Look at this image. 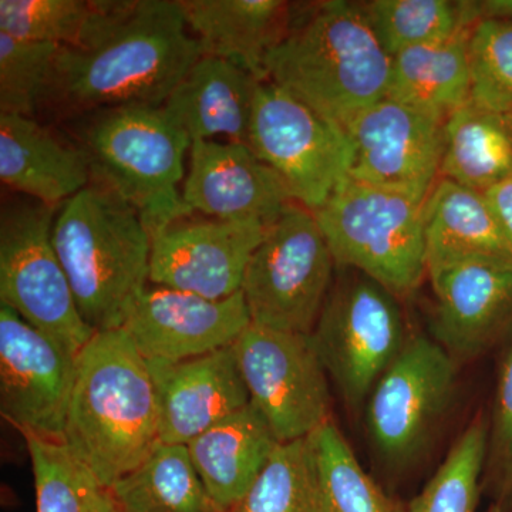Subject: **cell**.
I'll return each instance as SVG.
<instances>
[{
	"instance_id": "19",
	"label": "cell",
	"mask_w": 512,
	"mask_h": 512,
	"mask_svg": "<svg viewBox=\"0 0 512 512\" xmlns=\"http://www.w3.org/2000/svg\"><path fill=\"white\" fill-rule=\"evenodd\" d=\"M147 365L160 406L161 443L188 446L251 403L234 346L183 362Z\"/></svg>"
},
{
	"instance_id": "2",
	"label": "cell",
	"mask_w": 512,
	"mask_h": 512,
	"mask_svg": "<svg viewBox=\"0 0 512 512\" xmlns=\"http://www.w3.org/2000/svg\"><path fill=\"white\" fill-rule=\"evenodd\" d=\"M62 441L109 488L161 443L156 384L124 329L94 333L77 355Z\"/></svg>"
},
{
	"instance_id": "9",
	"label": "cell",
	"mask_w": 512,
	"mask_h": 512,
	"mask_svg": "<svg viewBox=\"0 0 512 512\" xmlns=\"http://www.w3.org/2000/svg\"><path fill=\"white\" fill-rule=\"evenodd\" d=\"M348 271L333 282L312 339L346 406L356 410L366 406L407 336L400 299L369 276Z\"/></svg>"
},
{
	"instance_id": "38",
	"label": "cell",
	"mask_w": 512,
	"mask_h": 512,
	"mask_svg": "<svg viewBox=\"0 0 512 512\" xmlns=\"http://www.w3.org/2000/svg\"><path fill=\"white\" fill-rule=\"evenodd\" d=\"M464 19L471 26L478 20H512V0H481V2H461Z\"/></svg>"
},
{
	"instance_id": "30",
	"label": "cell",
	"mask_w": 512,
	"mask_h": 512,
	"mask_svg": "<svg viewBox=\"0 0 512 512\" xmlns=\"http://www.w3.org/2000/svg\"><path fill=\"white\" fill-rule=\"evenodd\" d=\"M487 441L488 417L478 413L433 477L403 503L402 512H477Z\"/></svg>"
},
{
	"instance_id": "28",
	"label": "cell",
	"mask_w": 512,
	"mask_h": 512,
	"mask_svg": "<svg viewBox=\"0 0 512 512\" xmlns=\"http://www.w3.org/2000/svg\"><path fill=\"white\" fill-rule=\"evenodd\" d=\"M311 440L319 512H402L403 501L366 473L333 420L316 430Z\"/></svg>"
},
{
	"instance_id": "10",
	"label": "cell",
	"mask_w": 512,
	"mask_h": 512,
	"mask_svg": "<svg viewBox=\"0 0 512 512\" xmlns=\"http://www.w3.org/2000/svg\"><path fill=\"white\" fill-rule=\"evenodd\" d=\"M457 372L436 340L414 335L373 387L367 430L390 470H407L427 450L450 410Z\"/></svg>"
},
{
	"instance_id": "12",
	"label": "cell",
	"mask_w": 512,
	"mask_h": 512,
	"mask_svg": "<svg viewBox=\"0 0 512 512\" xmlns=\"http://www.w3.org/2000/svg\"><path fill=\"white\" fill-rule=\"evenodd\" d=\"M234 349L249 402L279 443L308 439L332 420L328 372L312 335L251 323Z\"/></svg>"
},
{
	"instance_id": "21",
	"label": "cell",
	"mask_w": 512,
	"mask_h": 512,
	"mask_svg": "<svg viewBox=\"0 0 512 512\" xmlns=\"http://www.w3.org/2000/svg\"><path fill=\"white\" fill-rule=\"evenodd\" d=\"M261 80L237 64L202 56L175 86L164 110L190 141L225 137L247 144Z\"/></svg>"
},
{
	"instance_id": "11",
	"label": "cell",
	"mask_w": 512,
	"mask_h": 512,
	"mask_svg": "<svg viewBox=\"0 0 512 512\" xmlns=\"http://www.w3.org/2000/svg\"><path fill=\"white\" fill-rule=\"evenodd\" d=\"M248 146L282 178L292 200L312 212L349 174L345 130L268 80L256 92Z\"/></svg>"
},
{
	"instance_id": "13",
	"label": "cell",
	"mask_w": 512,
	"mask_h": 512,
	"mask_svg": "<svg viewBox=\"0 0 512 512\" xmlns=\"http://www.w3.org/2000/svg\"><path fill=\"white\" fill-rule=\"evenodd\" d=\"M77 356L0 303V413L10 426L63 439Z\"/></svg>"
},
{
	"instance_id": "39",
	"label": "cell",
	"mask_w": 512,
	"mask_h": 512,
	"mask_svg": "<svg viewBox=\"0 0 512 512\" xmlns=\"http://www.w3.org/2000/svg\"><path fill=\"white\" fill-rule=\"evenodd\" d=\"M487 512H508V511L501 510V508L497 507V505L491 504L490 508H488Z\"/></svg>"
},
{
	"instance_id": "35",
	"label": "cell",
	"mask_w": 512,
	"mask_h": 512,
	"mask_svg": "<svg viewBox=\"0 0 512 512\" xmlns=\"http://www.w3.org/2000/svg\"><path fill=\"white\" fill-rule=\"evenodd\" d=\"M59 49L0 32V114L35 119Z\"/></svg>"
},
{
	"instance_id": "23",
	"label": "cell",
	"mask_w": 512,
	"mask_h": 512,
	"mask_svg": "<svg viewBox=\"0 0 512 512\" xmlns=\"http://www.w3.org/2000/svg\"><path fill=\"white\" fill-rule=\"evenodd\" d=\"M278 444L274 431L249 403L187 447L198 476L221 512L244 497Z\"/></svg>"
},
{
	"instance_id": "22",
	"label": "cell",
	"mask_w": 512,
	"mask_h": 512,
	"mask_svg": "<svg viewBox=\"0 0 512 512\" xmlns=\"http://www.w3.org/2000/svg\"><path fill=\"white\" fill-rule=\"evenodd\" d=\"M0 180L33 200L60 205L92 183L76 144L32 117L0 114Z\"/></svg>"
},
{
	"instance_id": "1",
	"label": "cell",
	"mask_w": 512,
	"mask_h": 512,
	"mask_svg": "<svg viewBox=\"0 0 512 512\" xmlns=\"http://www.w3.org/2000/svg\"><path fill=\"white\" fill-rule=\"evenodd\" d=\"M200 57L180 0H99L82 45L60 46L40 110L76 119L110 107H163Z\"/></svg>"
},
{
	"instance_id": "17",
	"label": "cell",
	"mask_w": 512,
	"mask_h": 512,
	"mask_svg": "<svg viewBox=\"0 0 512 512\" xmlns=\"http://www.w3.org/2000/svg\"><path fill=\"white\" fill-rule=\"evenodd\" d=\"M434 340L457 363L471 362L512 333V261L473 259L429 272Z\"/></svg>"
},
{
	"instance_id": "5",
	"label": "cell",
	"mask_w": 512,
	"mask_h": 512,
	"mask_svg": "<svg viewBox=\"0 0 512 512\" xmlns=\"http://www.w3.org/2000/svg\"><path fill=\"white\" fill-rule=\"evenodd\" d=\"M72 120L74 144L86 157L92 183L136 208L151 237L194 214L178 191L191 141L164 107H110Z\"/></svg>"
},
{
	"instance_id": "31",
	"label": "cell",
	"mask_w": 512,
	"mask_h": 512,
	"mask_svg": "<svg viewBox=\"0 0 512 512\" xmlns=\"http://www.w3.org/2000/svg\"><path fill=\"white\" fill-rule=\"evenodd\" d=\"M221 512H319L311 437L279 443L244 497Z\"/></svg>"
},
{
	"instance_id": "24",
	"label": "cell",
	"mask_w": 512,
	"mask_h": 512,
	"mask_svg": "<svg viewBox=\"0 0 512 512\" xmlns=\"http://www.w3.org/2000/svg\"><path fill=\"white\" fill-rule=\"evenodd\" d=\"M424 244L429 272L473 259H507L505 241L483 192L439 178L424 205Z\"/></svg>"
},
{
	"instance_id": "37",
	"label": "cell",
	"mask_w": 512,
	"mask_h": 512,
	"mask_svg": "<svg viewBox=\"0 0 512 512\" xmlns=\"http://www.w3.org/2000/svg\"><path fill=\"white\" fill-rule=\"evenodd\" d=\"M485 197L512 251V177L485 192Z\"/></svg>"
},
{
	"instance_id": "25",
	"label": "cell",
	"mask_w": 512,
	"mask_h": 512,
	"mask_svg": "<svg viewBox=\"0 0 512 512\" xmlns=\"http://www.w3.org/2000/svg\"><path fill=\"white\" fill-rule=\"evenodd\" d=\"M470 30L393 56L387 97L443 123L470 103Z\"/></svg>"
},
{
	"instance_id": "6",
	"label": "cell",
	"mask_w": 512,
	"mask_h": 512,
	"mask_svg": "<svg viewBox=\"0 0 512 512\" xmlns=\"http://www.w3.org/2000/svg\"><path fill=\"white\" fill-rule=\"evenodd\" d=\"M424 205L426 200L346 177L313 214L336 268L360 272L406 299L427 276Z\"/></svg>"
},
{
	"instance_id": "15",
	"label": "cell",
	"mask_w": 512,
	"mask_h": 512,
	"mask_svg": "<svg viewBox=\"0 0 512 512\" xmlns=\"http://www.w3.org/2000/svg\"><path fill=\"white\" fill-rule=\"evenodd\" d=\"M268 225L180 218L151 237L150 282L220 301L241 292L245 271Z\"/></svg>"
},
{
	"instance_id": "32",
	"label": "cell",
	"mask_w": 512,
	"mask_h": 512,
	"mask_svg": "<svg viewBox=\"0 0 512 512\" xmlns=\"http://www.w3.org/2000/svg\"><path fill=\"white\" fill-rule=\"evenodd\" d=\"M370 28L390 57L412 47L441 42L470 28L461 2L370 0L359 2Z\"/></svg>"
},
{
	"instance_id": "40",
	"label": "cell",
	"mask_w": 512,
	"mask_h": 512,
	"mask_svg": "<svg viewBox=\"0 0 512 512\" xmlns=\"http://www.w3.org/2000/svg\"><path fill=\"white\" fill-rule=\"evenodd\" d=\"M120 512H123V511L120 510Z\"/></svg>"
},
{
	"instance_id": "33",
	"label": "cell",
	"mask_w": 512,
	"mask_h": 512,
	"mask_svg": "<svg viewBox=\"0 0 512 512\" xmlns=\"http://www.w3.org/2000/svg\"><path fill=\"white\" fill-rule=\"evenodd\" d=\"M97 12L99 0H0V32L26 42L79 46Z\"/></svg>"
},
{
	"instance_id": "18",
	"label": "cell",
	"mask_w": 512,
	"mask_h": 512,
	"mask_svg": "<svg viewBox=\"0 0 512 512\" xmlns=\"http://www.w3.org/2000/svg\"><path fill=\"white\" fill-rule=\"evenodd\" d=\"M184 201L205 217L274 224L292 195L247 144L192 141Z\"/></svg>"
},
{
	"instance_id": "29",
	"label": "cell",
	"mask_w": 512,
	"mask_h": 512,
	"mask_svg": "<svg viewBox=\"0 0 512 512\" xmlns=\"http://www.w3.org/2000/svg\"><path fill=\"white\" fill-rule=\"evenodd\" d=\"M35 478L36 512H120L111 488L63 441L22 433Z\"/></svg>"
},
{
	"instance_id": "26",
	"label": "cell",
	"mask_w": 512,
	"mask_h": 512,
	"mask_svg": "<svg viewBox=\"0 0 512 512\" xmlns=\"http://www.w3.org/2000/svg\"><path fill=\"white\" fill-rule=\"evenodd\" d=\"M440 177L487 192L512 177V114L468 103L444 121Z\"/></svg>"
},
{
	"instance_id": "36",
	"label": "cell",
	"mask_w": 512,
	"mask_h": 512,
	"mask_svg": "<svg viewBox=\"0 0 512 512\" xmlns=\"http://www.w3.org/2000/svg\"><path fill=\"white\" fill-rule=\"evenodd\" d=\"M481 491L491 504L512 512V333L497 367Z\"/></svg>"
},
{
	"instance_id": "4",
	"label": "cell",
	"mask_w": 512,
	"mask_h": 512,
	"mask_svg": "<svg viewBox=\"0 0 512 512\" xmlns=\"http://www.w3.org/2000/svg\"><path fill=\"white\" fill-rule=\"evenodd\" d=\"M52 237L84 322L121 329L150 282L151 234L136 208L90 183L60 204Z\"/></svg>"
},
{
	"instance_id": "7",
	"label": "cell",
	"mask_w": 512,
	"mask_h": 512,
	"mask_svg": "<svg viewBox=\"0 0 512 512\" xmlns=\"http://www.w3.org/2000/svg\"><path fill=\"white\" fill-rule=\"evenodd\" d=\"M336 262L315 214L289 202L251 256L241 292L254 325L312 335Z\"/></svg>"
},
{
	"instance_id": "16",
	"label": "cell",
	"mask_w": 512,
	"mask_h": 512,
	"mask_svg": "<svg viewBox=\"0 0 512 512\" xmlns=\"http://www.w3.org/2000/svg\"><path fill=\"white\" fill-rule=\"evenodd\" d=\"M242 292L212 301L165 286H147L121 329L146 362L177 363L231 348L251 325Z\"/></svg>"
},
{
	"instance_id": "20",
	"label": "cell",
	"mask_w": 512,
	"mask_h": 512,
	"mask_svg": "<svg viewBox=\"0 0 512 512\" xmlns=\"http://www.w3.org/2000/svg\"><path fill=\"white\" fill-rule=\"evenodd\" d=\"M202 56L227 60L266 82L265 60L302 6L284 0H180Z\"/></svg>"
},
{
	"instance_id": "34",
	"label": "cell",
	"mask_w": 512,
	"mask_h": 512,
	"mask_svg": "<svg viewBox=\"0 0 512 512\" xmlns=\"http://www.w3.org/2000/svg\"><path fill=\"white\" fill-rule=\"evenodd\" d=\"M471 103L512 114V20H478L468 37Z\"/></svg>"
},
{
	"instance_id": "8",
	"label": "cell",
	"mask_w": 512,
	"mask_h": 512,
	"mask_svg": "<svg viewBox=\"0 0 512 512\" xmlns=\"http://www.w3.org/2000/svg\"><path fill=\"white\" fill-rule=\"evenodd\" d=\"M60 205L12 200L0 215V303L79 355L94 336L53 245Z\"/></svg>"
},
{
	"instance_id": "14",
	"label": "cell",
	"mask_w": 512,
	"mask_h": 512,
	"mask_svg": "<svg viewBox=\"0 0 512 512\" xmlns=\"http://www.w3.org/2000/svg\"><path fill=\"white\" fill-rule=\"evenodd\" d=\"M345 133L349 178L427 200L440 178L443 121L384 97L360 111Z\"/></svg>"
},
{
	"instance_id": "3",
	"label": "cell",
	"mask_w": 512,
	"mask_h": 512,
	"mask_svg": "<svg viewBox=\"0 0 512 512\" xmlns=\"http://www.w3.org/2000/svg\"><path fill=\"white\" fill-rule=\"evenodd\" d=\"M392 57L359 2L302 6L291 32L265 60L268 82L345 130L360 111L389 94Z\"/></svg>"
},
{
	"instance_id": "27",
	"label": "cell",
	"mask_w": 512,
	"mask_h": 512,
	"mask_svg": "<svg viewBox=\"0 0 512 512\" xmlns=\"http://www.w3.org/2000/svg\"><path fill=\"white\" fill-rule=\"evenodd\" d=\"M111 491L123 512H218L183 444L158 443Z\"/></svg>"
}]
</instances>
